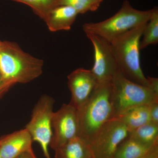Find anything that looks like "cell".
Here are the masks:
<instances>
[{
    "label": "cell",
    "mask_w": 158,
    "mask_h": 158,
    "mask_svg": "<svg viewBox=\"0 0 158 158\" xmlns=\"http://www.w3.org/2000/svg\"><path fill=\"white\" fill-rule=\"evenodd\" d=\"M112 82L98 84L90 98L77 109L79 137L89 144L102 127L115 117Z\"/></svg>",
    "instance_id": "cell-1"
},
{
    "label": "cell",
    "mask_w": 158,
    "mask_h": 158,
    "mask_svg": "<svg viewBox=\"0 0 158 158\" xmlns=\"http://www.w3.org/2000/svg\"><path fill=\"white\" fill-rule=\"evenodd\" d=\"M44 62L26 52L15 42H0V75L14 85L27 84L42 74Z\"/></svg>",
    "instance_id": "cell-2"
},
{
    "label": "cell",
    "mask_w": 158,
    "mask_h": 158,
    "mask_svg": "<svg viewBox=\"0 0 158 158\" xmlns=\"http://www.w3.org/2000/svg\"><path fill=\"white\" fill-rule=\"evenodd\" d=\"M147 23L117 37L110 45L118 70L124 77L136 84L152 88L149 77L144 75L140 64V40Z\"/></svg>",
    "instance_id": "cell-3"
},
{
    "label": "cell",
    "mask_w": 158,
    "mask_h": 158,
    "mask_svg": "<svg viewBox=\"0 0 158 158\" xmlns=\"http://www.w3.org/2000/svg\"><path fill=\"white\" fill-rule=\"evenodd\" d=\"M152 11L153 9L146 11L135 9L125 0L113 16L99 22L85 23L83 30L85 33L95 34L110 43L123 34L148 23Z\"/></svg>",
    "instance_id": "cell-4"
},
{
    "label": "cell",
    "mask_w": 158,
    "mask_h": 158,
    "mask_svg": "<svg viewBox=\"0 0 158 158\" xmlns=\"http://www.w3.org/2000/svg\"><path fill=\"white\" fill-rule=\"evenodd\" d=\"M112 84L114 118L131 108L140 105H150L158 101V92L149 87L128 80L118 69Z\"/></svg>",
    "instance_id": "cell-5"
},
{
    "label": "cell",
    "mask_w": 158,
    "mask_h": 158,
    "mask_svg": "<svg viewBox=\"0 0 158 158\" xmlns=\"http://www.w3.org/2000/svg\"><path fill=\"white\" fill-rule=\"evenodd\" d=\"M55 100L46 94L43 95L34 106L31 120L26 125L33 141L40 145L45 158H51L48 148L52 136V117Z\"/></svg>",
    "instance_id": "cell-6"
},
{
    "label": "cell",
    "mask_w": 158,
    "mask_h": 158,
    "mask_svg": "<svg viewBox=\"0 0 158 158\" xmlns=\"http://www.w3.org/2000/svg\"><path fill=\"white\" fill-rule=\"evenodd\" d=\"M130 134L126 126L117 118L108 122L89 144L94 158H113Z\"/></svg>",
    "instance_id": "cell-7"
},
{
    "label": "cell",
    "mask_w": 158,
    "mask_h": 158,
    "mask_svg": "<svg viewBox=\"0 0 158 158\" xmlns=\"http://www.w3.org/2000/svg\"><path fill=\"white\" fill-rule=\"evenodd\" d=\"M52 136L49 147L55 150L67 141L79 137L80 124L77 108L64 104L52 117Z\"/></svg>",
    "instance_id": "cell-8"
},
{
    "label": "cell",
    "mask_w": 158,
    "mask_h": 158,
    "mask_svg": "<svg viewBox=\"0 0 158 158\" xmlns=\"http://www.w3.org/2000/svg\"><path fill=\"white\" fill-rule=\"evenodd\" d=\"M85 34L92 43L94 50V63L90 70L98 84L112 82L118 67L110 43L95 34Z\"/></svg>",
    "instance_id": "cell-9"
},
{
    "label": "cell",
    "mask_w": 158,
    "mask_h": 158,
    "mask_svg": "<svg viewBox=\"0 0 158 158\" xmlns=\"http://www.w3.org/2000/svg\"><path fill=\"white\" fill-rule=\"evenodd\" d=\"M67 79L71 96L69 103L78 109L90 98L98 81L91 70L82 68L73 71Z\"/></svg>",
    "instance_id": "cell-10"
},
{
    "label": "cell",
    "mask_w": 158,
    "mask_h": 158,
    "mask_svg": "<svg viewBox=\"0 0 158 158\" xmlns=\"http://www.w3.org/2000/svg\"><path fill=\"white\" fill-rule=\"evenodd\" d=\"M32 137L25 128L0 139L2 158H16L23 153L33 152Z\"/></svg>",
    "instance_id": "cell-11"
},
{
    "label": "cell",
    "mask_w": 158,
    "mask_h": 158,
    "mask_svg": "<svg viewBox=\"0 0 158 158\" xmlns=\"http://www.w3.org/2000/svg\"><path fill=\"white\" fill-rule=\"evenodd\" d=\"M78 14L70 6H58L49 12L44 21L51 32L69 31L75 21Z\"/></svg>",
    "instance_id": "cell-12"
},
{
    "label": "cell",
    "mask_w": 158,
    "mask_h": 158,
    "mask_svg": "<svg viewBox=\"0 0 158 158\" xmlns=\"http://www.w3.org/2000/svg\"><path fill=\"white\" fill-rule=\"evenodd\" d=\"M156 156H158V145H146L129 137L122 143L113 158H147Z\"/></svg>",
    "instance_id": "cell-13"
},
{
    "label": "cell",
    "mask_w": 158,
    "mask_h": 158,
    "mask_svg": "<svg viewBox=\"0 0 158 158\" xmlns=\"http://www.w3.org/2000/svg\"><path fill=\"white\" fill-rule=\"evenodd\" d=\"M54 151L55 158H94L89 144L80 137L69 140Z\"/></svg>",
    "instance_id": "cell-14"
},
{
    "label": "cell",
    "mask_w": 158,
    "mask_h": 158,
    "mask_svg": "<svg viewBox=\"0 0 158 158\" xmlns=\"http://www.w3.org/2000/svg\"><path fill=\"white\" fill-rule=\"evenodd\" d=\"M150 105H140L131 108L114 118L122 122L131 131L150 122Z\"/></svg>",
    "instance_id": "cell-15"
},
{
    "label": "cell",
    "mask_w": 158,
    "mask_h": 158,
    "mask_svg": "<svg viewBox=\"0 0 158 158\" xmlns=\"http://www.w3.org/2000/svg\"><path fill=\"white\" fill-rule=\"evenodd\" d=\"M129 137L146 145H158V125L148 123L130 132Z\"/></svg>",
    "instance_id": "cell-16"
},
{
    "label": "cell",
    "mask_w": 158,
    "mask_h": 158,
    "mask_svg": "<svg viewBox=\"0 0 158 158\" xmlns=\"http://www.w3.org/2000/svg\"><path fill=\"white\" fill-rule=\"evenodd\" d=\"M143 40L140 42V49L142 50L152 44L158 43V9H153L152 15L148 22L143 32Z\"/></svg>",
    "instance_id": "cell-17"
},
{
    "label": "cell",
    "mask_w": 158,
    "mask_h": 158,
    "mask_svg": "<svg viewBox=\"0 0 158 158\" xmlns=\"http://www.w3.org/2000/svg\"><path fill=\"white\" fill-rule=\"evenodd\" d=\"M31 7L35 14L44 20L50 12L58 6L59 0H11Z\"/></svg>",
    "instance_id": "cell-18"
},
{
    "label": "cell",
    "mask_w": 158,
    "mask_h": 158,
    "mask_svg": "<svg viewBox=\"0 0 158 158\" xmlns=\"http://www.w3.org/2000/svg\"><path fill=\"white\" fill-rule=\"evenodd\" d=\"M103 0H59L58 6H67L73 8L78 14L96 11Z\"/></svg>",
    "instance_id": "cell-19"
},
{
    "label": "cell",
    "mask_w": 158,
    "mask_h": 158,
    "mask_svg": "<svg viewBox=\"0 0 158 158\" xmlns=\"http://www.w3.org/2000/svg\"><path fill=\"white\" fill-rule=\"evenodd\" d=\"M150 122L158 125V101L150 105Z\"/></svg>",
    "instance_id": "cell-20"
},
{
    "label": "cell",
    "mask_w": 158,
    "mask_h": 158,
    "mask_svg": "<svg viewBox=\"0 0 158 158\" xmlns=\"http://www.w3.org/2000/svg\"><path fill=\"white\" fill-rule=\"evenodd\" d=\"M13 85H14L4 81L0 75V94L8 90Z\"/></svg>",
    "instance_id": "cell-21"
},
{
    "label": "cell",
    "mask_w": 158,
    "mask_h": 158,
    "mask_svg": "<svg viewBox=\"0 0 158 158\" xmlns=\"http://www.w3.org/2000/svg\"><path fill=\"white\" fill-rule=\"evenodd\" d=\"M16 158H37L34 152L23 153Z\"/></svg>",
    "instance_id": "cell-22"
},
{
    "label": "cell",
    "mask_w": 158,
    "mask_h": 158,
    "mask_svg": "<svg viewBox=\"0 0 158 158\" xmlns=\"http://www.w3.org/2000/svg\"><path fill=\"white\" fill-rule=\"evenodd\" d=\"M147 158H158V156H154L150 157Z\"/></svg>",
    "instance_id": "cell-23"
},
{
    "label": "cell",
    "mask_w": 158,
    "mask_h": 158,
    "mask_svg": "<svg viewBox=\"0 0 158 158\" xmlns=\"http://www.w3.org/2000/svg\"><path fill=\"white\" fill-rule=\"evenodd\" d=\"M0 158H2V156L1 155V153H0Z\"/></svg>",
    "instance_id": "cell-24"
}]
</instances>
